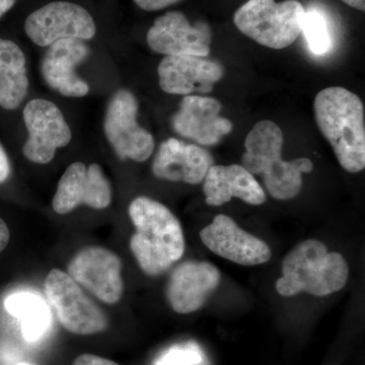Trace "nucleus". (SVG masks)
Returning a JSON list of instances; mask_svg holds the SVG:
<instances>
[{"instance_id": "obj_1", "label": "nucleus", "mask_w": 365, "mask_h": 365, "mask_svg": "<svg viewBox=\"0 0 365 365\" xmlns=\"http://www.w3.org/2000/svg\"><path fill=\"white\" fill-rule=\"evenodd\" d=\"M128 213L136 230L130 249L137 263L148 275H162L184 255L181 223L167 206L145 196L134 199Z\"/></svg>"}, {"instance_id": "obj_2", "label": "nucleus", "mask_w": 365, "mask_h": 365, "mask_svg": "<svg viewBox=\"0 0 365 365\" xmlns=\"http://www.w3.org/2000/svg\"><path fill=\"white\" fill-rule=\"evenodd\" d=\"M314 110L319 131L341 167L353 174L364 170V106L359 96L340 86L324 88L314 98Z\"/></svg>"}, {"instance_id": "obj_3", "label": "nucleus", "mask_w": 365, "mask_h": 365, "mask_svg": "<svg viewBox=\"0 0 365 365\" xmlns=\"http://www.w3.org/2000/svg\"><path fill=\"white\" fill-rule=\"evenodd\" d=\"M283 133L270 120L258 122L245 140L242 165L252 175L264 177L266 189L277 200H290L302 188V174L313 172L309 158L284 160L281 158Z\"/></svg>"}, {"instance_id": "obj_4", "label": "nucleus", "mask_w": 365, "mask_h": 365, "mask_svg": "<svg viewBox=\"0 0 365 365\" xmlns=\"http://www.w3.org/2000/svg\"><path fill=\"white\" fill-rule=\"evenodd\" d=\"M348 276L349 268L342 255L329 252L324 242L307 240L285 257L276 290L287 297L300 292L327 297L342 289Z\"/></svg>"}, {"instance_id": "obj_5", "label": "nucleus", "mask_w": 365, "mask_h": 365, "mask_svg": "<svg viewBox=\"0 0 365 365\" xmlns=\"http://www.w3.org/2000/svg\"><path fill=\"white\" fill-rule=\"evenodd\" d=\"M306 11L299 0H249L235 13L240 32L271 49L294 44L302 31Z\"/></svg>"}, {"instance_id": "obj_6", "label": "nucleus", "mask_w": 365, "mask_h": 365, "mask_svg": "<svg viewBox=\"0 0 365 365\" xmlns=\"http://www.w3.org/2000/svg\"><path fill=\"white\" fill-rule=\"evenodd\" d=\"M45 294L64 329L93 335L108 328L107 317L68 274L53 269L45 279Z\"/></svg>"}, {"instance_id": "obj_7", "label": "nucleus", "mask_w": 365, "mask_h": 365, "mask_svg": "<svg viewBox=\"0 0 365 365\" xmlns=\"http://www.w3.org/2000/svg\"><path fill=\"white\" fill-rule=\"evenodd\" d=\"M139 104L126 88L117 91L106 110L104 131L107 140L121 160H148L155 150V138L137 121Z\"/></svg>"}, {"instance_id": "obj_8", "label": "nucleus", "mask_w": 365, "mask_h": 365, "mask_svg": "<svg viewBox=\"0 0 365 365\" xmlns=\"http://www.w3.org/2000/svg\"><path fill=\"white\" fill-rule=\"evenodd\" d=\"M25 32L34 44L46 48L59 40L93 39L97 25L85 7L59 0L33 11L25 21Z\"/></svg>"}, {"instance_id": "obj_9", "label": "nucleus", "mask_w": 365, "mask_h": 365, "mask_svg": "<svg viewBox=\"0 0 365 365\" xmlns=\"http://www.w3.org/2000/svg\"><path fill=\"white\" fill-rule=\"evenodd\" d=\"M23 118L28 131L23 153L30 162L47 165L54 160L57 150L71 143V127L54 103L33 98L24 108Z\"/></svg>"}, {"instance_id": "obj_10", "label": "nucleus", "mask_w": 365, "mask_h": 365, "mask_svg": "<svg viewBox=\"0 0 365 365\" xmlns=\"http://www.w3.org/2000/svg\"><path fill=\"white\" fill-rule=\"evenodd\" d=\"M67 274L105 304H117L123 297L122 261L111 250L96 246L81 250L69 262Z\"/></svg>"}, {"instance_id": "obj_11", "label": "nucleus", "mask_w": 365, "mask_h": 365, "mask_svg": "<svg viewBox=\"0 0 365 365\" xmlns=\"http://www.w3.org/2000/svg\"><path fill=\"white\" fill-rule=\"evenodd\" d=\"M112 187L98 163H71L60 178L52 207L57 215L72 212L81 205L105 209L112 203Z\"/></svg>"}, {"instance_id": "obj_12", "label": "nucleus", "mask_w": 365, "mask_h": 365, "mask_svg": "<svg viewBox=\"0 0 365 365\" xmlns=\"http://www.w3.org/2000/svg\"><path fill=\"white\" fill-rule=\"evenodd\" d=\"M146 41L153 51L165 56L206 57L210 53L212 31L205 23L192 25L181 11L158 16Z\"/></svg>"}, {"instance_id": "obj_13", "label": "nucleus", "mask_w": 365, "mask_h": 365, "mask_svg": "<svg viewBox=\"0 0 365 365\" xmlns=\"http://www.w3.org/2000/svg\"><path fill=\"white\" fill-rule=\"evenodd\" d=\"M200 239L211 252L242 266L267 263L271 258L270 247L249 234L225 215H216L210 225L200 232Z\"/></svg>"}, {"instance_id": "obj_14", "label": "nucleus", "mask_w": 365, "mask_h": 365, "mask_svg": "<svg viewBox=\"0 0 365 365\" xmlns=\"http://www.w3.org/2000/svg\"><path fill=\"white\" fill-rule=\"evenodd\" d=\"M222 109L216 98L186 96L172 118L173 129L201 145H215L234 128L230 119L220 116Z\"/></svg>"}, {"instance_id": "obj_15", "label": "nucleus", "mask_w": 365, "mask_h": 365, "mask_svg": "<svg viewBox=\"0 0 365 365\" xmlns=\"http://www.w3.org/2000/svg\"><path fill=\"white\" fill-rule=\"evenodd\" d=\"M90 54V48L85 41H57L48 47L41 61V73L45 83L63 97H86L90 93V86L79 78L76 67L81 66Z\"/></svg>"}, {"instance_id": "obj_16", "label": "nucleus", "mask_w": 365, "mask_h": 365, "mask_svg": "<svg viewBox=\"0 0 365 365\" xmlns=\"http://www.w3.org/2000/svg\"><path fill=\"white\" fill-rule=\"evenodd\" d=\"M160 88L170 95L208 93L222 78V64L205 57L165 56L158 67Z\"/></svg>"}, {"instance_id": "obj_17", "label": "nucleus", "mask_w": 365, "mask_h": 365, "mask_svg": "<svg viewBox=\"0 0 365 365\" xmlns=\"http://www.w3.org/2000/svg\"><path fill=\"white\" fill-rule=\"evenodd\" d=\"M220 270L208 262H185L170 274L167 299L173 311L191 314L206 304L220 285Z\"/></svg>"}, {"instance_id": "obj_18", "label": "nucleus", "mask_w": 365, "mask_h": 365, "mask_svg": "<svg viewBox=\"0 0 365 365\" xmlns=\"http://www.w3.org/2000/svg\"><path fill=\"white\" fill-rule=\"evenodd\" d=\"M213 165L215 158L200 146L169 138L160 144L151 169L158 179L197 185Z\"/></svg>"}, {"instance_id": "obj_19", "label": "nucleus", "mask_w": 365, "mask_h": 365, "mask_svg": "<svg viewBox=\"0 0 365 365\" xmlns=\"http://www.w3.org/2000/svg\"><path fill=\"white\" fill-rule=\"evenodd\" d=\"M203 191L210 206H222L232 198L251 205H261L266 201L261 185L242 165H213L204 178Z\"/></svg>"}, {"instance_id": "obj_20", "label": "nucleus", "mask_w": 365, "mask_h": 365, "mask_svg": "<svg viewBox=\"0 0 365 365\" xmlns=\"http://www.w3.org/2000/svg\"><path fill=\"white\" fill-rule=\"evenodd\" d=\"M25 53L11 40L0 38V107L18 109L29 93Z\"/></svg>"}, {"instance_id": "obj_21", "label": "nucleus", "mask_w": 365, "mask_h": 365, "mask_svg": "<svg viewBox=\"0 0 365 365\" xmlns=\"http://www.w3.org/2000/svg\"><path fill=\"white\" fill-rule=\"evenodd\" d=\"M4 307L11 316L20 319L21 332L28 342H38L49 331L52 323L51 313L38 295L31 292L9 295Z\"/></svg>"}, {"instance_id": "obj_22", "label": "nucleus", "mask_w": 365, "mask_h": 365, "mask_svg": "<svg viewBox=\"0 0 365 365\" xmlns=\"http://www.w3.org/2000/svg\"><path fill=\"white\" fill-rule=\"evenodd\" d=\"M309 50L314 55H323L332 48V36L328 21L321 11L311 9L304 14L302 31Z\"/></svg>"}, {"instance_id": "obj_23", "label": "nucleus", "mask_w": 365, "mask_h": 365, "mask_svg": "<svg viewBox=\"0 0 365 365\" xmlns=\"http://www.w3.org/2000/svg\"><path fill=\"white\" fill-rule=\"evenodd\" d=\"M200 348L194 343L175 346L158 360L155 365H198L202 362Z\"/></svg>"}, {"instance_id": "obj_24", "label": "nucleus", "mask_w": 365, "mask_h": 365, "mask_svg": "<svg viewBox=\"0 0 365 365\" xmlns=\"http://www.w3.org/2000/svg\"><path fill=\"white\" fill-rule=\"evenodd\" d=\"M139 9L145 11H157L176 4L182 0H133Z\"/></svg>"}, {"instance_id": "obj_25", "label": "nucleus", "mask_w": 365, "mask_h": 365, "mask_svg": "<svg viewBox=\"0 0 365 365\" xmlns=\"http://www.w3.org/2000/svg\"><path fill=\"white\" fill-rule=\"evenodd\" d=\"M73 365H120L113 360L104 359V357L98 356L95 354H86L79 355L74 359Z\"/></svg>"}, {"instance_id": "obj_26", "label": "nucleus", "mask_w": 365, "mask_h": 365, "mask_svg": "<svg viewBox=\"0 0 365 365\" xmlns=\"http://www.w3.org/2000/svg\"><path fill=\"white\" fill-rule=\"evenodd\" d=\"M11 174V167L9 155L4 150V146L0 143V184L7 181Z\"/></svg>"}, {"instance_id": "obj_27", "label": "nucleus", "mask_w": 365, "mask_h": 365, "mask_svg": "<svg viewBox=\"0 0 365 365\" xmlns=\"http://www.w3.org/2000/svg\"><path fill=\"white\" fill-rule=\"evenodd\" d=\"M11 239V232L6 222L0 218V253L6 248Z\"/></svg>"}, {"instance_id": "obj_28", "label": "nucleus", "mask_w": 365, "mask_h": 365, "mask_svg": "<svg viewBox=\"0 0 365 365\" xmlns=\"http://www.w3.org/2000/svg\"><path fill=\"white\" fill-rule=\"evenodd\" d=\"M16 2V0H0V18H2L7 11H11Z\"/></svg>"}, {"instance_id": "obj_29", "label": "nucleus", "mask_w": 365, "mask_h": 365, "mask_svg": "<svg viewBox=\"0 0 365 365\" xmlns=\"http://www.w3.org/2000/svg\"><path fill=\"white\" fill-rule=\"evenodd\" d=\"M341 1L344 2L348 6L357 9V11H365V0H341Z\"/></svg>"}, {"instance_id": "obj_30", "label": "nucleus", "mask_w": 365, "mask_h": 365, "mask_svg": "<svg viewBox=\"0 0 365 365\" xmlns=\"http://www.w3.org/2000/svg\"><path fill=\"white\" fill-rule=\"evenodd\" d=\"M18 365H33V364H25V362H24V364H18Z\"/></svg>"}]
</instances>
